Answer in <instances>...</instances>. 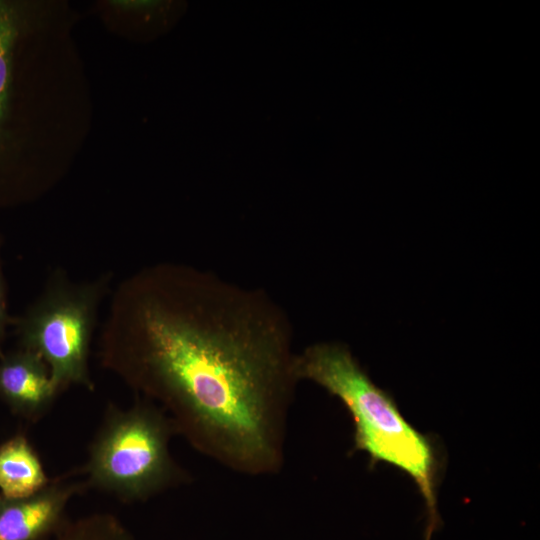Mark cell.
I'll return each mask as SVG.
<instances>
[{
  "label": "cell",
  "mask_w": 540,
  "mask_h": 540,
  "mask_svg": "<svg viewBox=\"0 0 540 540\" xmlns=\"http://www.w3.org/2000/svg\"><path fill=\"white\" fill-rule=\"evenodd\" d=\"M110 280L107 274L76 283L58 270L37 300L14 321L21 348L43 358L57 395L72 385L94 389L90 345Z\"/></svg>",
  "instance_id": "cell-4"
},
{
  "label": "cell",
  "mask_w": 540,
  "mask_h": 540,
  "mask_svg": "<svg viewBox=\"0 0 540 540\" xmlns=\"http://www.w3.org/2000/svg\"><path fill=\"white\" fill-rule=\"evenodd\" d=\"M51 479L42 462L23 435H16L0 445V494L23 498L43 489Z\"/></svg>",
  "instance_id": "cell-7"
},
{
  "label": "cell",
  "mask_w": 540,
  "mask_h": 540,
  "mask_svg": "<svg viewBox=\"0 0 540 540\" xmlns=\"http://www.w3.org/2000/svg\"><path fill=\"white\" fill-rule=\"evenodd\" d=\"M0 396L26 418L42 415L57 396L43 358L24 348L4 354L0 358Z\"/></svg>",
  "instance_id": "cell-6"
},
{
  "label": "cell",
  "mask_w": 540,
  "mask_h": 540,
  "mask_svg": "<svg viewBox=\"0 0 540 540\" xmlns=\"http://www.w3.org/2000/svg\"><path fill=\"white\" fill-rule=\"evenodd\" d=\"M175 434L170 417L145 398L125 409L110 405L89 447L88 485L132 503L183 483L187 474L169 448Z\"/></svg>",
  "instance_id": "cell-3"
},
{
  "label": "cell",
  "mask_w": 540,
  "mask_h": 540,
  "mask_svg": "<svg viewBox=\"0 0 540 540\" xmlns=\"http://www.w3.org/2000/svg\"><path fill=\"white\" fill-rule=\"evenodd\" d=\"M101 364L161 409L201 454L248 476L278 474L298 379L293 329L268 293L177 263L115 291Z\"/></svg>",
  "instance_id": "cell-1"
},
{
  "label": "cell",
  "mask_w": 540,
  "mask_h": 540,
  "mask_svg": "<svg viewBox=\"0 0 540 540\" xmlns=\"http://www.w3.org/2000/svg\"><path fill=\"white\" fill-rule=\"evenodd\" d=\"M1 245V244H0ZM6 284L2 269V262L0 257V358L4 355L2 351V342L5 336L6 327L11 322L7 310V294Z\"/></svg>",
  "instance_id": "cell-10"
},
{
  "label": "cell",
  "mask_w": 540,
  "mask_h": 540,
  "mask_svg": "<svg viewBox=\"0 0 540 540\" xmlns=\"http://www.w3.org/2000/svg\"><path fill=\"white\" fill-rule=\"evenodd\" d=\"M44 540H136L114 515L93 513L74 520H63Z\"/></svg>",
  "instance_id": "cell-8"
},
{
  "label": "cell",
  "mask_w": 540,
  "mask_h": 540,
  "mask_svg": "<svg viewBox=\"0 0 540 540\" xmlns=\"http://www.w3.org/2000/svg\"><path fill=\"white\" fill-rule=\"evenodd\" d=\"M18 25V13L14 6L0 1V136L8 110L13 48Z\"/></svg>",
  "instance_id": "cell-9"
},
{
  "label": "cell",
  "mask_w": 540,
  "mask_h": 540,
  "mask_svg": "<svg viewBox=\"0 0 540 540\" xmlns=\"http://www.w3.org/2000/svg\"><path fill=\"white\" fill-rule=\"evenodd\" d=\"M81 488V483L59 478L27 497L0 494V540L46 539L63 522L70 500Z\"/></svg>",
  "instance_id": "cell-5"
},
{
  "label": "cell",
  "mask_w": 540,
  "mask_h": 540,
  "mask_svg": "<svg viewBox=\"0 0 540 540\" xmlns=\"http://www.w3.org/2000/svg\"><path fill=\"white\" fill-rule=\"evenodd\" d=\"M295 373L298 381H312L347 409L354 423L353 452L363 451L371 466L386 463L414 481L425 501L428 528L434 530L440 459L433 440L404 418L391 394L342 343L318 342L297 352Z\"/></svg>",
  "instance_id": "cell-2"
}]
</instances>
